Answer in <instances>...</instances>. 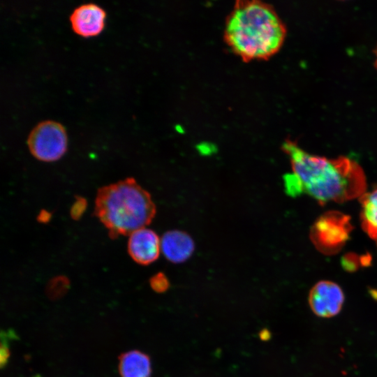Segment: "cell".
I'll list each match as a JSON object with an SVG mask.
<instances>
[{
	"instance_id": "6da1fadb",
	"label": "cell",
	"mask_w": 377,
	"mask_h": 377,
	"mask_svg": "<svg viewBox=\"0 0 377 377\" xmlns=\"http://www.w3.org/2000/svg\"><path fill=\"white\" fill-rule=\"evenodd\" d=\"M283 150L289 156L301 191L320 203L343 202L361 196L366 188L362 168L352 159L327 158L311 154L294 141L286 140Z\"/></svg>"
},
{
	"instance_id": "7a4b0ae2",
	"label": "cell",
	"mask_w": 377,
	"mask_h": 377,
	"mask_svg": "<svg viewBox=\"0 0 377 377\" xmlns=\"http://www.w3.org/2000/svg\"><path fill=\"white\" fill-rule=\"evenodd\" d=\"M286 35L274 8L260 1H237L224 29L226 43L245 61L269 59L280 50Z\"/></svg>"
},
{
	"instance_id": "3957f363",
	"label": "cell",
	"mask_w": 377,
	"mask_h": 377,
	"mask_svg": "<svg viewBox=\"0 0 377 377\" xmlns=\"http://www.w3.org/2000/svg\"><path fill=\"white\" fill-rule=\"evenodd\" d=\"M155 213L150 194L134 178L102 186L97 191L94 214L111 239L146 227Z\"/></svg>"
},
{
	"instance_id": "277c9868",
	"label": "cell",
	"mask_w": 377,
	"mask_h": 377,
	"mask_svg": "<svg viewBox=\"0 0 377 377\" xmlns=\"http://www.w3.org/2000/svg\"><path fill=\"white\" fill-rule=\"evenodd\" d=\"M27 145L34 157L44 162H52L66 152L67 137L64 127L53 120L38 122L29 132Z\"/></svg>"
},
{
	"instance_id": "5b68a950",
	"label": "cell",
	"mask_w": 377,
	"mask_h": 377,
	"mask_svg": "<svg viewBox=\"0 0 377 377\" xmlns=\"http://www.w3.org/2000/svg\"><path fill=\"white\" fill-rule=\"evenodd\" d=\"M348 218L338 212H328L320 217L311 230L313 242L323 252L337 251L348 237Z\"/></svg>"
},
{
	"instance_id": "8992f818",
	"label": "cell",
	"mask_w": 377,
	"mask_h": 377,
	"mask_svg": "<svg viewBox=\"0 0 377 377\" xmlns=\"http://www.w3.org/2000/svg\"><path fill=\"white\" fill-rule=\"evenodd\" d=\"M344 302L343 293L339 285L330 281H320L311 290L309 305L313 312L323 318L332 317L340 311Z\"/></svg>"
},
{
	"instance_id": "52a82bcc",
	"label": "cell",
	"mask_w": 377,
	"mask_h": 377,
	"mask_svg": "<svg viewBox=\"0 0 377 377\" xmlns=\"http://www.w3.org/2000/svg\"><path fill=\"white\" fill-rule=\"evenodd\" d=\"M128 236V253L135 263L147 265L158 259L161 252V239L154 230L145 227Z\"/></svg>"
},
{
	"instance_id": "ba28073f",
	"label": "cell",
	"mask_w": 377,
	"mask_h": 377,
	"mask_svg": "<svg viewBox=\"0 0 377 377\" xmlns=\"http://www.w3.org/2000/svg\"><path fill=\"white\" fill-rule=\"evenodd\" d=\"M105 10L93 3L77 6L69 16L72 29L78 35L88 37L98 35L104 27Z\"/></svg>"
},
{
	"instance_id": "9c48e42d",
	"label": "cell",
	"mask_w": 377,
	"mask_h": 377,
	"mask_svg": "<svg viewBox=\"0 0 377 377\" xmlns=\"http://www.w3.org/2000/svg\"><path fill=\"white\" fill-rule=\"evenodd\" d=\"M161 253L174 263L187 260L193 254L195 244L192 237L182 230H169L161 238Z\"/></svg>"
},
{
	"instance_id": "30bf717a",
	"label": "cell",
	"mask_w": 377,
	"mask_h": 377,
	"mask_svg": "<svg viewBox=\"0 0 377 377\" xmlns=\"http://www.w3.org/2000/svg\"><path fill=\"white\" fill-rule=\"evenodd\" d=\"M118 368L121 377H151V375L150 357L138 350L121 354Z\"/></svg>"
},
{
	"instance_id": "8fae6325",
	"label": "cell",
	"mask_w": 377,
	"mask_h": 377,
	"mask_svg": "<svg viewBox=\"0 0 377 377\" xmlns=\"http://www.w3.org/2000/svg\"><path fill=\"white\" fill-rule=\"evenodd\" d=\"M360 200L363 229L371 237L377 239V186L371 191L364 193Z\"/></svg>"
},
{
	"instance_id": "7c38bea8",
	"label": "cell",
	"mask_w": 377,
	"mask_h": 377,
	"mask_svg": "<svg viewBox=\"0 0 377 377\" xmlns=\"http://www.w3.org/2000/svg\"><path fill=\"white\" fill-rule=\"evenodd\" d=\"M69 287L68 279L63 276L52 279L46 288V294L51 300H58L64 296Z\"/></svg>"
},
{
	"instance_id": "4fadbf2b",
	"label": "cell",
	"mask_w": 377,
	"mask_h": 377,
	"mask_svg": "<svg viewBox=\"0 0 377 377\" xmlns=\"http://www.w3.org/2000/svg\"><path fill=\"white\" fill-rule=\"evenodd\" d=\"M149 284L153 290L158 293L167 291L170 287L168 277L163 272H158L151 277Z\"/></svg>"
},
{
	"instance_id": "5bb4252c",
	"label": "cell",
	"mask_w": 377,
	"mask_h": 377,
	"mask_svg": "<svg viewBox=\"0 0 377 377\" xmlns=\"http://www.w3.org/2000/svg\"><path fill=\"white\" fill-rule=\"evenodd\" d=\"M87 207L86 199L82 196H76L70 209L71 217L73 220H79L86 211Z\"/></svg>"
},
{
	"instance_id": "9a60e30c",
	"label": "cell",
	"mask_w": 377,
	"mask_h": 377,
	"mask_svg": "<svg viewBox=\"0 0 377 377\" xmlns=\"http://www.w3.org/2000/svg\"><path fill=\"white\" fill-rule=\"evenodd\" d=\"M10 357V350L8 344L7 343L6 334L1 332V367L3 369L8 363Z\"/></svg>"
},
{
	"instance_id": "2e32d148",
	"label": "cell",
	"mask_w": 377,
	"mask_h": 377,
	"mask_svg": "<svg viewBox=\"0 0 377 377\" xmlns=\"http://www.w3.org/2000/svg\"><path fill=\"white\" fill-rule=\"evenodd\" d=\"M52 217L51 213L45 209L40 211L37 216V220L39 223H48Z\"/></svg>"
},
{
	"instance_id": "e0dca14e",
	"label": "cell",
	"mask_w": 377,
	"mask_h": 377,
	"mask_svg": "<svg viewBox=\"0 0 377 377\" xmlns=\"http://www.w3.org/2000/svg\"><path fill=\"white\" fill-rule=\"evenodd\" d=\"M259 337L261 341H268L271 337V333L266 328L262 329L259 332Z\"/></svg>"
},
{
	"instance_id": "ac0fdd59",
	"label": "cell",
	"mask_w": 377,
	"mask_h": 377,
	"mask_svg": "<svg viewBox=\"0 0 377 377\" xmlns=\"http://www.w3.org/2000/svg\"><path fill=\"white\" fill-rule=\"evenodd\" d=\"M374 53H375V66H376V68H377V45L375 48Z\"/></svg>"
}]
</instances>
